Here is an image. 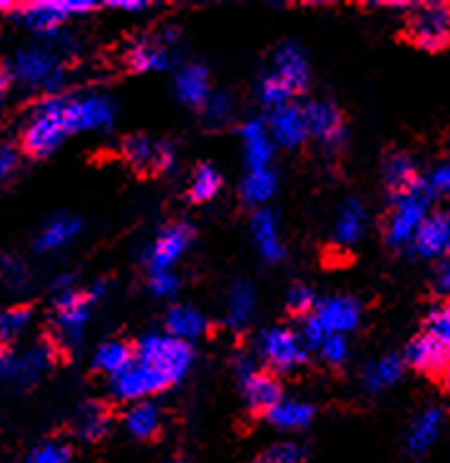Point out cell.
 Returning a JSON list of instances; mask_svg holds the SVG:
<instances>
[{
  "label": "cell",
  "instance_id": "6da1fadb",
  "mask_svg": "<svg viewBox=\"0 0 450 463\" xmlns=\"http://www.w3.org/2000/svg\"><path fill=\"white\" fill-rule=\"evenodd\" d=\"M403 38L418 51L443 52L450 48V3H420L410 5Z\"/></svg>",
  "mask_w": 450,
  "mask_h": 463
},
{
  "label": "cell",
  "instance_id": "7a4b0ae2",
  "mask_svg": "<svg viewBox=\"0 0 450 463\" xmlns=\"http://www.w3.org/2000/svg\"><path fill=\"white\" fill-rule=\"evenodd\" d=\"M65 102L68 98H45L35 108V120L25 128L21 137V150L28 157L51 155L70 135V128L65 122Z\"/></svg>",
  "mask_w": 450,
  "mask_h": 463
},
{
  "label": "cell",
  "instance_id": "3957f363",
  "mask_svg": "<svg viewBox=\"0 0 450 463\" xmlns=\"http://www.w3.org/2000/svg\"><path fill=\"white\" fill-rule=\"evenodd\" d=\"M428 184H423L418 192H413L403 200H396V207L390 212L389 224H386V240L393 247L413 242L418 234L420 224L428 217V202H430Z\"/></svg>",
  "mask_w": 450,
  "mask_h": 463
},
{
  "label": "cell",
  "instance_id": "277c9868",
  "mask_svg": "<svg viewBox=\"0 0 450 463\" xmlns=\"http://www.w3.org/2000/svg\"><path fill=\"white\" fill-rule=\"evenodd\" d=\"M137 362L150 364L160 372L170 373L174 382H180L192 362V346L177 336H147L137 346Z\"/></svg>",
  "mask_w": 450,
  "mask_h": 463
},
{
  "label": "cell",
  "instance_id": "5b68a950",
  "mask_svg": "<svg viewBox=\"0 0 450 463\" xmlns=\"http://www.w3.org/2000/svg\"><path fill=\"white\" fill-rule=\"evenodd\" d=\"M172 383L177 382L172 379L170 373L160 372V369H155L150 364H142L135 359L132 366H127L125 372H120L115 376L112 392H115V396H117L120 402H132V399H142V396H147V393L164 392Z\"/></svg>",
  "mask_w": 450,
  "mask_h": 463
},
{
  "label": "cell",
  "instance_id": "8992f818",
  "mask_svg": "<svg viewBox=\"0 0 450 463\" xmlns=\"http://www.w3.org/2000/svg\"><path fill=\"white\" fill-rule=\"evenodd\" d=\"M122 155L130 162L132 170L142 177H157L172 165L170 145L145 135H132L122 142Z\"/></svg>",
  "mask_w": 450,
  "mask_h": 463
},
{
  "label": "cell",
  "instance_id": "52a82bcc",
  "mask_svg": "<svg viewBox=\"0 0 450 463\" xmlns=\"http://www.w3.org/2000/svg\"><path fill=\"white\" fill-rule=\"evenodd\" d=\"M406 364L428 376H445L450 366V346L440 344L428 334H420L406 349Z\"/></svg>",
  "mask_w": 450,
  "mask_h": 463
},
{
  "label": "cell",
  "instance_id": "ba28073f",
  "mask_svg": "<svg viewBox=\"0 0 450 463\" xmlns=\"http://www.w3.org/2000/svg\"><path fill=\"white\" fill-rule=\"evenodd\" d=\"M102 284H98L90 292H65L58 297L55 302V317H58V326L65 336L70 339H78L80 336V329L85 319H88V309L90 304L100 297Z\"/></svg>",
  "mask_w": 450,
  "mask_h": 463
},
{
  "label": "cell",
  "instance_id": "9c48e42d",
  "mask_svg": "<svg viewBox=\"0 0 450 463\" xmlns=\"http://www.w3.org/2000/svg\"><path fill=\"white\" fill-rule=\"evenodd\" d=\"M192 237H194V230H192L190 224H170V227H164L160 234V240L155 242V250H152L150 257V267L152 272H167V267H170L177 257H180L187 247H190Z\"/></svg>",
  "mask_w": 450,
  "mask_h": 463
},
{
  "label": "cell",
  "instance_id": "30bf717a",
  "mask_svg": "<svg viewBox=\"0 0 450 463\" xmlns=\"http://www.w3.org/2000/svg\"><path fill=\"white\" fill-rule=\"evenodd\" d=\"M264 354L281 372L296 369V366L306 362V352L301 349L296 334L289 332V329H271L264 336Z\"/></svg>",
  "mask_w": 450,
  "mask_h": 463
},
{
  "label": "cell",
  "instance_id": "8fae6325",
  "mask_svg": "<svg viewBox=\"0 0 450 463\" xmlns=\"http://www.w3.org/2000/svg\"><path fill=\"white\" fill-rule=\"evenodd\" d=\"M416 252L423 257H443L450 252V214L445 212H436L428 214L426 222L420 224L418 234H416Z\"/></svg>",
  "mask_w": 450,
  "mask_h": 463
},
{
  "label": "cell",
  "instance_id": "7c38bea8",
  "mask_svg": "<svg viewBox=\"0 0 450 463\" xmlns=\"http://www.w3.org/2000/svg\"><path fill=\"white\" fill-rule=\"evenodd\" d=\"M426 182L420 180L416 165L410 160L408 155L403 152H393L389 160H386V187H389L390 197L393 200H403L413 192H418Z\"/></svg>",
  "mask_w": 450,
  "mask_h": 463
},
{
  "label": "cell",
  "instance_id": "4fadbf2b",
  "mask_svg": "<svg viewBox=\"0 0 450 463\" xmlns=\"http://www.w3.org/2000/svg\"><path fill=\"white\" fill-rule=\"evenodd\" d=\"M304 115H306L309 135H316L326 145H339L343 140V115L331 102H311Z\"/></svg>",
  "mask_w": 450,
  "mask_h": 463
},
{
  "label": "cell",
  "instance_id": "5bb4252c",
  "mask_svg": "<svg viewBox=\"0 0 450 463\" xmlns=\"http://www.w3.org/2000/svg\"><path fill=\"white\" fill-rule=\"evenodd\" d=\"M277 80L291 92V95H299L306 90L309 85V72H306V61L301 55L299 48L294 45H284L277 52V62H274V72H271Z\"/></svg>",
  "mask_w": 450,
  "mask_h": 463
},
{
  "label": "cell",
  "instance_id": "9a60e30c",
  "mask_svg": "<svg viewBox=\"0 0 450 463\" xmlns=\"http://www.w3.org/2000/svg\"><path fill=\"white\" fill-rule=\"evenodd\" d=\"M247 403L254 413H269L281 403V383L269 372H254L247 376Z\"/></svg>",
  "mask_w": 450,
  "mask_h": 463
},
{
  "label": "cell",
  "instance_id": "2e32d148",
  "mask_svg": "<svg viewBox=\"0 0 450 463\" xmlns=\"http://www.w3.org/2000/svg\"><path fill=\"white\" fill-rule=\"evenodd\" d=\"M316 319L323 324L326 332H351L359 324V304L353 302V299H346V297L326 299V302L319 304Z\"/></svg>",
  "mask_w": 450,
  "mask_h": 463
},
{
  "label": "cell",
  "instance_id": "e0dca14e",
  "mask_svg": "<svg viewBox=\"0 0 450 463\" xmlns=\"http://www.w3.org/2000/svg\"><path fill=\"white\" fill-rule=\"evenodd\" d=\"M18 11H21L23 21L41 33H55L65 23V18L70 15L68 8H65V0L25 3V5H18Z\"/></svg>",
  "mask_w": 450,
  "mask_h": 463
},
{
  "label": "cell",
  "instance_id": "ac0fdd59",
  "mask_svg": "<svg viewBox=\"0 0 450 463\" xmlns=\"http://www.w3.org/2000/svg\"><path fill=\"white\" fill-rule=\"evenodd\" d=\"M15 72H18L25 82H45V85H52V82L58 80L55 58L45 51L21 52V55H18V62H15Z\"/></svg>",
  "mask_w": 450,
  "mask_h": 463
},
{
  "label": "cell",
  "instance_id": "d6986e66",
  "mask_svg": "<svg viewBox=\"0 0 450 463\" xmlns=\"http://www.w3.org/2000/svg\"><path fill=\"white\" fill-rule=\"evenodd\" d=\"M440 421H443V413L440 409H426L420 413L418 419L413 421L408 431V439H406V449L413 456H420L426 453L433 446V441L438 439L440 433Z\"/></svg>",
  "mask_w": 450,
  "mask_h": 463
},
{
  "label": "cell",
  "instance_id": "ffe728a7",
  "mask_svg": "<svg viewBox=\"0 0 450 463\" xmlns=\"http://www.w3.org/2000/svg\"><path fill=\"white\" fill-rule=\"evenodd\" d=\"M271 125H274V132H277L279 142H284V145H299L309 135L306 115H304L301 108H294V105L277 108Z\"/></svg>",
  "mask_w": 450,
  "mask_h": 463
},
{
  "label": "cell",
  "instance_id": "44dd1931",
  "mask_svg": "<svg viewBox=\"0 0 450 463\" xmlns=\"http://www.w3.org/2000/svg\"><path fill=\"white\" fill-rule=\"evenodd\" d=\"M137 359V349L127 342H110L100 346V352L95 356V369L108 373H117L125 372L127 366H132Z\"/></svg>",
  "mask_w": 450,
  "mask_h": 463
},
{
  "label": "cell",
  "instance_id": "7402d4cb",
  "mask_svg": "<svg viewBox=\"0 0 450 463\" xmlns=\"http://www.w3.org/2000/svg\"><path fill=\"white\" fill-rule=\"evenodd\" d=\"M170 65V55L167 51L157 45V43L142 41L137 43L130 52H127V68L132 72H145V71H162Z\"/></svg>",
  "mask_w": 450,
  "mask_h": 463
},
{
  "label": "cell",
  "instance_id": "603a6c76",
  "mask_svg": "<svg viewBox=\"0 0 450 463\" xmlns=\"http://www.w3.org/2000/svg\"><path fill=\"white\" fill-rule=\"evenodd\" d=\"M112 413L105 403H88L78 421V433L85 441H100L105 433L110 431Z\"/></svg>",
  "mask_w": 450,
  "mask_h": 463
},
{
  "label": "cell",
  "instance_id": "cb8c5ba5",
  "mask_svg": "<svg viewBox=\"0 0 450 463\" xmlns=\"http://www.w3.org/2000/svg\"><path fill=\"white\" fill-rule=\"evenodd\" d=\"M177 92L184 102L190 105H202L210 95V82H207V72L200 65H187L177 78Z\"/></svg>",
  "mask_w": 450,
  "mask_h": 463
},
{
  "label": "cell",
  "instance_id": "d4e9b609",
  "mask_svg": "<svg viewBox=\"0 0 450 463\" xmlns=\"http://www.w3.org/2000/svg\"><path fill=\"white\" fill-rule=\"evenodd\" d=\"M127 429H130L132 436H137L142 441L157 439L162 429L160 411H157L152 403H140V406H135V409L127 413Z\"/></svg>",
  "mask_w": 450,
  "mask_h": 463
},
{
  "label": "cell",
  "instance_id": "484cf974",
  "mask_svg": "<svg viewBox=\"0 0 450 463\" xmlns=\"http://www.w3.org/2000/svg\"><path fill=\"white\" fill-rule=\"evenodd\" d=\"M220 190H221L220 172L214 170L211 165H200L197 172H194V177H192L187 197H190V202H194V204H204V202H210Z\"/></svg>",
  "mask_w": 450,
  "mask_h": 463
},
{
  "label": "cell",
  "instance_id": "4316f807",
  "mask_svg": "<svg viewBox=\"0 0 450 463\" xmlns=\"http://www.w3.org/2000/svg\"><path fill=\"white\" fill-rule=\"evenodd\" d=\"M269 421L281 426V429H301L311 421L314 416V409L306 406V403H296V402H284L279 406H274L269 413Z\"/></svg>",
  "mask_w": 450,
  "mask_h": 463
},
{
  "label": "cell",
  "instance_id": "83f0119b",
  "mask_svg": "<svg viewBox=\"0 0 450 463\" xmlns=\"http://www.w3.org/2000/svg\"><path fill=\"white\" fill-rule=\"evenodd\" d=\"M400 373H403V359L400 356H383L366 373V386L370 392H380V389L398 382Z\"/></svg>",
  "mask_w": 450,
  "mask_h": 463
},
{
  "label": "cell",
  "instance_id": "f1b7e54d",
  "mask_svg": "<svg viewBox=\"0 0 450 463\" xmlns=\"http://www.w3.org/2000/svg\"><path fill=\"white\" fill-rule=\"evenodd\" d=\"M247 137V160L254 172L267 170V162H269V140H267V132L261 125L251 122L249 128L244 130Z\"/></svg>",
  "mask_w": 450,
  "mask_h": 463
},
{
  "label": "cell",
  "instance_id": "f546056e",
  "mask_svg": "<svg viewBox=\"0 0 450 463\" xmlns=\"http://www.w3.org/2000/svg\"><path fill=\"white\" fill-rule=\"evenodd\" d=\"M254 237L259 242L261 252L267 260H279L281 244L277 242V220L271 217L269 212H259L254 217Z\"/></svg>",
  "mask_w": 450,
  "mask_h": 463
},
{
  "label": "cell",
  "instance_id": "4dcf8cb0",
  "mask_svg": "<svg viewBox=\"0 0 450 463\" xmlns=\"http://www.w3.org/2000/svg\"><path fill=\"white\" fill-rule=\"evenodd\" d=\"M80 230V224H78V220H68V217H61V220L51 222L45 230H42V234L38 237V250L41 252H48V250H55V247H62V244L68 242V240H72L75 237V232Z\"/></svg>",
  "mask_w": 450,
  "mask_h": 463
},
{
  "label": "cell",
  "instance_id": "1f68e13d",
  "mask_svg": "<svg viewBox=\"0 0 450 463\" xmlns=\"http://www.w3.org/2000/svg\"><path fill=\"white\" fill-rule=\"evenodd\" d=\"M202 317L194 309H187V307H174L167 317V329H170L172 336L177 339H190V336H197L202 332Z\"/></svg>",
  "mask_w": 450,
  "mask_h": 463
},
{
  "label": "cell",
  "instance_id": "d6a6232c",
  "mask_svg": "<svg viewBox=\"0 0 450 463\" xmlns=\"http://www.w3.org/2000/svg\"><path fill=\"white\" fill-rule=\"evenodd\" d=\"M363 220H366V214H363V207H361L359 202L351 200L343 212H341V220H339V240L346 244H353L361 237V232H363Z\"/></svg>",
  "mask_w": 450,
  "mask_h": 463
},
{
  "label": "cell",
  "instance_id": "836d02e7",
  "mask_svg": "<svg viewBox=\"0 0 450 463\" xmlns=\"http://www.w3.org/2000/svg\"><path fill=\"white\" fill-rule=\"evenodd\" d=\"M423 334H428L433 339H438L440 344L450 346V302L436 304L423 322Z\"/></svg>",
  "mask_w": 450,
  "mask_h": 463
},
{
  "label": "cell",
  "instance_id": "e575fe53",
  "mask_svg": "<svg viewBox=\"0 0 450 463\" xmlns=\"http://www.w3.org/2000/svg\"><path fill=\"white\" fill-rule=\"evenodd\" d=\"M33 307L23 304V307H13L8 312L0 314V344H11L18 334L23 332V326L31 322Z\"/></svg>",
  "mask_w": 450,
  "mask_h": 463
},
{
  "label": "cell",
  "instance_id": "d590c367",
  "mask_svg": "<svg viewBox=\"0 0 450 463\" xmlns=\"http://www.w3.org/2000/svg\"><path fill=\"white\" fill-rule=\"evenodd\" d=\"M306 461V449L301 443H274L267 451H261L251 463H304Z\"/></svg>",
  "mask_w": 450,
  "mask_h": 463
},
{
  "label": "cell",
  "instance_id": "8d00e7d4",
  "mask_svg": "<svg viewBox=\"0 0 450 463\" xmlns=\"http://www.w3.org/2000/svg\"><path fill=\"white\" fill-rule=\"evenodd\" d=\"M274 187H277V180H274L271 172H251L249 177H247V182H244V187H241V197L247 202H251V204H259V202L269 200Z\"/></svg>",
  "mask_w": 450,
  "mask_h": 463
},
{
  "label": "cell",
  "instance_id": "74e56055",
  "mask_svg": "<svg viewBox=\"0 0 450 463\" xmlns=\"http://www.w3.org/2000/svg\"><path fill=\"white\" fill-rule=\"evenodd\" d=\"M31 463H72V451L65 443L48 441L31 453Z\"/></svg>",
  "mask_w": 450,
  "mask_h": 463
},
{
  "label": "cell",
  "instance_id": "f35d334b",
  "mask_svg": "<svg viewBox=\"0 0 450 463\" xmlns=\"http://www.w3.org/2000/svg\"><path fill=\"white\" fill-rule=\"evenodd\" d=\"M251 309H254V294H251L249 287H237L231 292V322L234 324H247L251 317Z\"/></svg>",
  "mask_w": 450,
  "mask_h": 463
},
{
  "label": "cell",
  "instance_id": "ab89813d",
  "mask_svg": "<svg viewBox=\"0 0 450 463\" xmlns=\"http://www.w3.org/2000/svg\"><path fill=\"white\" fill-rule=\"evenodd\" d=\"M314 304H316L314 294H311L306 287L296 284V287H294V289L289 292V299H286V309H289L291 317H309L311 309H314Z\"/></svg>",
  "mask_w": 450,
  "mask_h": 463
},
{
  "label": "cell",
  "instance_id": "60d3db41",
  "mask_svg": "<svg viewBox=\"0 0 450 463\" xmlns=\"http://www.w3.org/2000/svg\"><path fill=\"white\" fill-rule=\"evenodd\" d=\"M261 98H264V102L267 105H274V108H281L284 102L289 100L291 92L281 85L274 75H269L267 80H264V85H261Z\"/></svg>",
  "mask_w": 450,
  "mask_h": 463
},
{
  "label": "cell",
  "instance_id": "b9f144b4",
  "mask_svg": "<svg viewBox=\"0 0 450 463\" xmlns=\"http://www.w3.org/2000/svg\"><path fill=\"white\" fill-rule=\"evenodd\" d=\"M321 349H323V359L331 364H341L343 359H346V342H343V336H341V334H331Z\"/></svg>",
  "mask_w": 450,
  "mask_h": 463
},
{
  "label": "cell",
  "instance_id": "7bdbcfd3",
  "mask_svg": "<svg viewBox=\"0 0 450 463\" xmlns=\"http://www.w3.org/2000/svg\"><path fill=\"white\" fill-rule=\"evenodd\" d=\"M426 184H428L430 194H450V162L436 167Z\"/></svg>",
  "mask_w": 450,
  "mask_h": 463
},
{
  "label": "cell",
  "instance_id": "ee69618b",
  "mask_svg": "<svg viewBox=\"0 0 450 463\" xmlns=\"http://www.w3.org/2000/svg\"><path fill=\"white\" fill-rule=\"evenodd\" d=\"M0 277L8 284H21L23 277H25V267L13 257H3L0 260Z\"/></svg>",
  "mask_w": 450,
  "mask_h": 463
},
{
  "label": "cell",
  "instance_id": "f6af8a7d",
  "mask_svg": "<svg viewBox=\"0 0 450 463\" xmlns=\"http://www.w3.org/2000/svg\"><path fill=\"white\" fill-rule=\"evenodd\" d=\"M18 167V150L11 145H0V180H5Z\"/></svg>",
  "mask_w": 450,
  "mask_h": 463
},
{
  "label": "cell",
  "instance_id": "bcb514c9",
  "mask_svg": "<svg viewBox=\"0 0 450 463\" xmlns=\"http://www.w3.org/2000/svg\"><path fill=\"white\" fill-rule=\"evenodd\" d=\"M177 284V277H172L170 272H152V289L157 294H172Z\"/></svg>",
  "mask_w": 450,
  "mask_h": 463
},
{
  "label": "cell",
  "instance_id": "7dc6e473",
  "mask_svg": "<svg viewBox=\"0 0 450 463\" xmlns=\"http://www.w3.org/2000/svg\"><path fill=\"white\" fill-rule=\"evenodd\" d=\"M304 334H306V339H309L311 346H323V342H326V329H323V324L316 319V314L306 319V332Z\"/></svg>",
  "mask_w": 450,
  "mask_h": 463
},
{
  "label": "cell",
  "instance_id": "c3c4849f",
  "mask_svg": "<svg viewBox=\"0 0 450 463\" xmlns=\"http://www.w3.org/2000/svg\"><path fill=\"white\" fill-rule=\"evenodd\" d=\"M65 8H68V13H90L98 11L100 5L90 3V0H65Z\"/></svg>",
  "mask_w": 450,
  "mask_h": 463
},
{
  "label": "cell",
  "instance_id": "681fc988",
  "mask_svg": "<svg viewBox=\"0 0 450 463\" xmlns=\"http://www.w3.org/2000/svg\"><path fill=\"white\" fill-rule=\"evenodd\" d=\"M147 3H135V0H115L108 3V8H120V11H142Z\"/></svg>",
  "mask_w": 450,
  "mask_h": 463
},
{
  "label": "cell",
  "instance_id": "f907efd6",
  "mask_svg": "<svg viewBox=\"0 0 450 463\" xmlns=\"http://www.w3.org/2000/svg\"><path fill=\"white\" fill-rule=\"evenodd\" d=\"M8 85H11V75H8V71L0 65V95L8 90Z\"/></svg>",
  "mask_w": 450,
  "mask_h": 463
},
{
  "label": "cell",
  "instance_id": "816d5d0a",
  "mask_svg": "<svg viewBox=\"0 0 450 463\" xmlns=\"http://www.w3.org/2000/svg\"><path fill=\"white\" fill-rule=\"evenodd\" d=\"M440 284H443V289L450 294V269L445 274H443V279H440Z\"/></svg>",
  "mask_w": 450,
  "mask_h": 463
},
{
  "label": "cell",
  "instance_id": "f5cc1de1",
  "mask_svg": "<svg viewBox=\"0 0 450 463\" xmlns=\"http://www.w3.org/2000/svg\"><path fill=\"white\" fill-rule=\"evenodd\" d=\"M0 11H18L15 3H0Z\"/></svg>",
  "mask_w": 450,
  "mask_h": 463
},
{
  "label": "cell",
  "instance_id": "db71d44e",
  "mask_svg": "<svg viewBox=\"0 0 450 463\" xmlns=\"http://www.w3.org/2000/svg\"><path fill=\"white\" fill-rule=\"evenodd\" d=\"M443 379H445V386L450 389V366H448V372H445V376H443Z\"/></svg>",
  "mask_w": 450,
  "mask_h": 463
},
{
  "label": "cell",
  "instance_id": "11a10c76",
  "mask_svg": "<svg viewBox=\"0 0 450 463\" xmlns=\"http://www.w3.org/2000/svg\"><path fill=\"white\" fill-rule=\"evenodd\" d=\"M3 354H5V346H3V344H0V356H3Z\"/></svg>",
  "mask_w": 450,
  "mask_h": 463
}]
</instances>
